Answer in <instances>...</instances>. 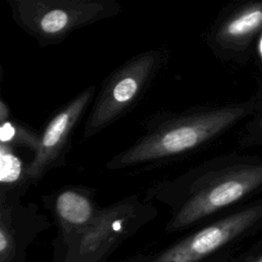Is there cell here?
I'll return each mask as SVG.
<instances>
[{
	"label": "cell",
	"mask_w": 262,
	"mask_h": 262,
	"mask_svg": "<svg viewBox=\"0 0 262 262\" xmlns=\"http://www.w3.org/2000/svg\"><path fill=\"white\" fill-rule=\"evenodd\" d=\"M255 115L242 130L238 139L243 145L262 144V110Z\"/></svg>",
	"instance_id": "obj_12"
},
{
	"label": "cell",
	"mask_w": 262,
	"mask_h": 262,
	"mask_svg": "<svg viewBox=\"0 0 262 262\" xmlns=\"http://www.w3.org/2000/svg\"><path fill=\"white\" fill-rule=\"evenodd\" d=\"M15 25L46 47L123 10L116 0H6Z\"/></svg>",
	"instance_id": "obj_4"
},
{
	"label": "cell",
	"mask_w": 262,
	"mask_h": 262,
	"mask_svg": "<svg viewBox=\"0 0 262 262\" xmlns=\"http://www.w3.org/2000/svg\"><path fill=\"white\" fill-rule=\"evenodd\" d=\"M262 110L255 98L221 105H196L149 117L143 133L105 164L111 171L154 168L187 157L224 134L237 123Z\"/></svg>",
	"instance_id": "obj_2"
},
{
	"label": "cell",
	"mask_w": 262,
	"mask_h": 262,
	"mask_svg": "<svg viewBox=\"0 0 262 262\" xmlns=\"http://www.w3.org/2000/svg\"><path fill=\"white\" fill-rule=\"evenodd\" d=\"M259 195H262V158L231 152L154 182L143 198L170 209L166 231L174 233Z\"/></svg>",
	"instance_id": "obj_1"
},
{
	"label": "cell",
	"mask_w": 262,
	"mask_h": 262,
	"mask_svg": "<svg viewBox=\"0 0 262 262\" xmlns=\"http://www.w3.org/2000/svg\"><path fill=\"white\" fill-rule=\"evenodd\" d=\"M257 54H258V59H259L260 66L262 68V32L260 33L259 37L257 38Z\"/></svg>",
	"instance_id": "obj_15"
},
{
	"label": "cell",
	"mask_w": 262,
	"mask_h": 262,
	"mask_svg": "<svg viewBox=\"0 0 262 262\" xmlns=\"http://www.w3.org/2000/svg\"><path fill=\"white\" fill-rule=\"evenodd\" d=\"M262 231V195L171 245L149 262H201Z\"/></svg>",
	"instance_id": "obj_5"
},
{
	"label": "cell",
	"mask_w": 262,
	"mask_h": 262,
	"mask_svg": "<svg viewBox=\"0 0 262 262\" xmlns=\"http://www.w3.org/2000/svg\"><path fill=\"white\" fill-rule=\"evenodd\" d=\"M20 193H0V253L1 262L13 259L40 231L49 226L48 219L33 203L23 204Z\"/></svg>",
	"instance_id": "obj_9"
},
{
	"label": "cell",
	"mask_w": 262,
	"mask_h": 262,
	"mask_svg": "<svg viewBox=\"0 0 262 262\" xmlns=\"http://www.w3.org/2000/svg\"><path fill=\"white\" fill-rule=\"evenodd\" d=\"M96 87L91 85L58 107L40 133V144L29 163L28 175L32 184L48 172L66 163L72 136L92 104Z\"/></svg>",
	"instance_id": "obj_6"
},
{
	"label": "cell",
	"mask_w": 262,
	"mask_h": 262,
	"mask_svg": "<svg viewBox=\"0 0 262 262\" xmlns=\"http://www.w3.org/2000/svg\"><path fill=\"white\" fill-rule=\"evenodd\" d=\"M0 143L13 148L26 147L35 154L40 144V133L27 124L9 118L0 123Z\"/></svg>",
	"instance_id": "obj_11"
},
{
	"label": "cell",
	"mask_w": 262,
	"mask_h": 262,
	"mask_svg": "<svg viewBox=\"0 0 262 262\" xmlns=\"http://www.w3.org/2000/svg\"><path fill=\"white\" fill-rule=\"evenodd\" d=\"M10 110L9 106L7 105V103L4 101L3 98L0 99V123L8 120L9 118H11L10 116Z\"/></svg>",
	"instance_id": "obj_14"
},
{
	"label": "cell",
	"mask_w": 262,
	"mask_h": 262,
	"mask_svg": "<svg viewBox=\"0 0 262 262\" xmlns=\"http://www.w3.org/2000/svg\"><path fill=\"white\" fill-rule=\"evenodd\" d=\"M29 163H25L15 148L0 143V193L25 194L32 184L28 175Z\"/></svg>",
	"instance_id": "obj_10"
},
{
	"label": "cell",
	"mask_w": 262,
	"mask_h": 262,
	"mask_svg": "<svg viewBox=\"0 0 262 262\" xmlns=\"http://www.w3.org/2000/svg\"><path fill=\"white\" fill-rule=\"evenodd\" d=\"M262 32V1L231 4L223 8L205 32V42L223 61L241 62Z\"/></svg>",
	"instance_id": "obj_7"
},
{
	"label": "cell",
	"mask_w": 262,
	"mask_h": 262,
	"mask_svg": "<svg viewBox=\"0 0 262 262\" xmlns=\"http://www.w3.org/2000/svg\"><path fill=\"white\" fill-rule=\"evenodd\" d=\"M165 47L137 53L115 69L102 81L83 128L88 139L130 113L145 95L169 60Z\"/></svg>",
	"instance_id": "obj_3"
},
{
	"label": "cell",
	"mask_w": 262,
	"mask_h": 262,
	"mask_svg": "<svg viewBox=\"0 0 262 262\" xmlns=\"http://www.w3.org/2000/svg\"><path fill=\"white\" fill-rule=\"evenodd\" d=\"M44 206L57 223L61 243H66L85 228L99 215L102 207L96 201V190L81 184L59 187L42 195Z\"/></svg>",
	"instance_id": "obj_8"
},
{
	"label": "cell",
	"mask_w": 262,
	"mask_h": 262,
	"mask_svg": "<svg viewBox=\"0 0 262 262\" xmlns=\"http://www.w3.org/2000/svg\"><path fill=\"white\" fill-rule=\"evenodd\" d=\"M233 262H262V236Z\"/></svg>",
	"instance_id": "obj_13"
}]
</instances>
